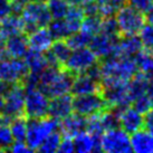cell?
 Masks as SVG:
<instances>
[{"label": "cell", "instance_id": "obj_1", "mask_svg": "<svg viewBox=\"0 0 153 153\" xmlns=\"http://www.w3.org/2000/svg\"><path fill=\"white\" fill-rule=\"evenodd\" d=\"M102 85L128 83L137 73L136 63L133 57L111 56L100 63Z\"/></svg>", "mask_w": 153, "mask_h": 153}, {"label": "cell", "instance_id": "obj_2", "mask_svg": "<svg viewBox=\"0 0 153 153\" xmlns=\"http://www.w3.org/2000/svg\"><path fill=\"white\" fill-rule=\"evenodd\" d=\"M74 75L67 69L49 65L43 72L39 73L38 88L46 93L49 98L56 97L71 93Z\"/></svg>", "mask_w": 153, "mask_h": 153}, {"label": "cell", "instance_id": "obj_3", "mask_svg": "<svg viewBox=\"0 0 153 153\" xmlns=\"http://www.w3.org/2000/svg\"><path fill=\"white\" fill-rule=\"evenodd\" d=\"M58 124L59 121L48 115L40 119H28V130L25 142L33 151H36L47 136L58 130Z\"/></svg>", "mask_w": 153, "mask_h": 153}, {"label": "cell", "instance_id": "obj_4", "mask_svg": "<svg viewBox=\"0 0 153 153\" xmlns=\"http://www.w3.org/2000/svg\"><path fill=\"white\" fill-rule=\"evenodd\" d=\"M25 31L30 33L39 27H47L51 22L47 4L42 0H31L20 11Z\"/></svg>", "mask_w": 153, "mask_h": 153}, {"label": "cell", "instance_id": "obj_5", "mask_svg": "<svg viewBox=\"0 0 153 153\" xmlns=\"http://www.w3.org/2000/svg\"><path fill=\"white\" fill-rule=\"evenodd\" d=\"M114 17L117 22L120 36L139 35L140 30L146 22L144 13L128 4H125Z\"/></svg>", "mask_w": 153, "mask_h": 153}, {"label": "cell", "instance_id": "obj_6", "mask_svg": "<svg viewBox=\"0 0 153 153\" xmlns=\"http://www.w3.org/2000/svg\"><path fill=\"white\" fill-rule=\"evenodd\" d=\"M49 96L38 87L25 88V110L27 119H40L48 115Z\"/></svg>", "mask_w": 153, "mask_h": 153}, {"label": "cell", "instance_id": "obj_7", "mask_svg": "<svg viewBox=\"0 0 153 153\" xmlns=\"http://www.w3.org/2000/svg\"><path fill=\"white\" fill-rule=\"evenodd\" d=\"M102 151L107 153H128L131 152L130 133L122 128H113L104 131L101 137Z\"/></svg>", "mask_w": 153, "mask_h": 153}, {"label": "cell", "instance_id": "obj_8", "mask_svg": "<svg viewBox=\"0 0 153 153\" xmlns=\"http://www.w3.org/2000/svg\"><path fill=\"white\" fill-rule=\"evenodd\" d=\"M107 104L101 92L97 93L75 95L73 97V108L74 112L85 117L100 114L107 108Z\"/></svg>", "mask_w": 153, "mask_h": 153}, {"label": "cell", "instance_id": "obj_9", "mask_svg": "<svg viewBox=\"0 0 153 153\" xmlns=\"http://www.w3.org/2000/svg\"><path fill=\"white\" fill-rule=\"evenodd\" d=\"M98 64V58L89 47H82L72 49L65 63V69L71 72L73 75L82 74Z\"/></svg>", "mask_w": 153, "mask_h": 153}, {"label": "cell", "instance_id": "obj_10", "mask_svg": "<svg viewBox=\"0 0 153 153\" xmlns=\"http://www.w3.org/2000/svg\"><path fill=\"white\" fill-rule=\"evenodd\" d=\"M28 74V68L24 58L9 57L0 60V82L7 84H18Z\"/></svg>", "mask_w": 153, "mask_h": 153}, {"label": "cell", "instance_id": "obj_11", "mask_svg": "<svg viewBox=\"0 0 153 153\" xmlns=\"http://www.w3.org/2000/svg\"><path fill=\"white\" fill-rule=\"evenodd\" d=\"M25 110V87L18 84L10 85L4 95V114L13 120L22 116Z\"/></svg>", "mask_w": 153, "mask_h": 153}, {"label": "cell", "instance_id": "obj_12", "mask_svg": "<svg viewBox=\"0 0 153 153\" xmlns=\"http://www.w3.org/2000/svg\"><path fill=\"white\" fill-rule=\"evenodd\" d=\"M101 94L108 107L122 108L131 105L132 100L128 92V83H115L102 85Z\"/></svg>", "mask_w": 153, "mask_h": 153}, {"label": "cell", "instance_id": "obj_13", "mask_svg": "<svg viewBox=\"0 0 153 153\" xmlns=\"http://www.w3.org/2000/svg\"><path fill=\"white\" fill-rule=\"evenodd\" d=\"M119 38L120 36L115 37L104 33H98L92 37L88 47L93 51L98 60L105 59L111 56H116Z\"/></svg>", "mask_w": 153, "mask_h": 153}, {"label": "cell", "instance_id": "obj_14", "mask_svg": "<svg viewBox=\"0 0 153 153\" xmlns=\"http://www.w3.org/2000/svg\"><path fill=\"white\" fill-rule=\"evenodd\" d=\"M119 124L120 128H122L124 131L132 134V133L143 128L144 114H142L135 107L131 106V105L122 107V108H120L119 113Z\"/></svg>", "mask_w": 153, "mask_h": 153}, {"label": "cell", "instance_id": "obj_15", "mask_svg": "<svg viewBox=\"0 0 153 153\" xmlns=\"http://www.w3.org/2000/svg\"><path fill=\"white\" fill-rule=\"evenodd\" d=\"M101 88H102L101 79L92 75L91 73L85 72L74 76L71 93H73L74 96L75 95H84V94L101 92Z\"/></svg>", "mask_w": 153, "mask_h": 153}, {"label": "cell", "instance_id": "obj_16", "mask_svg": "<svg viewBox=\"0 0 153 153\" xmlns=\"http://www.w3.org/2000/svg\"><path fill=\"white\" fill-rule=\"evenodd\" d=\"M74 112L73 108V97L69 94L60 95L49 100L48 116L60 121Z\"/></svg>", "mask_w": 153, "mask_h": 153}, {"label": "cell", "instance_id": "obj_17", "mask_svg": "<svg viewBox=\"0 0 153 153\" xmlns=\"http://www.w3.org/2000/svg\"><path fill=\"white\" fill-rule=\"evenodd\" d=\"M86 125H87V117L73 112L72 114L66 116L65 119L60 120L58 130L63 135L74 137L78 133L86 131Z\"/></svg>", "mask_w": 153, "mask_h": 153}, {"label": "cell", "instance_id": "obj_18", "mask_svg": "<svg viewBox=\"0 0 153 153\" xmlns=\"http://www.w3.org/2000/svg\"><path fill=\"white\" fill-rule=\"evenodd\" d=\"M101 137L102 136H94L89 132L83 131L73 137L75 152L78 153H89L100 152L101 148Z\"/></svg>", "mask_w": 153, "mask_h": 153}, {"label": "cell", "instance_id": "obj_19", "mask_svg": "<svg viewBox=\"0 0 153 153\" xmlns=\"http://www.w3.org/2000/svg\"><path fill=\"white\" fill-rule=\"evenodd\" d=\"M54 43V38L47 27H39L30 31L28 36V44L30 49L46 53Z\"/></svg>", "mask_w": 153, "mask_h": 153}, {"label": "cell", "instance_id": "obj_20", "mask_svg": "<svg viewBox=\"0 0 153 153\" xmlns=\"http://www.w3.org/2000/svg\"><path fill=\"white\" fill-rule=\"evenodd\" d=\"M71 51L72 48L67 44L66 39H59V40H54V43L51 44V48L46 51V54L51 65L62 67L66 63Z\"/></svg>", "mask_w": 153, "mask_h": 153}, {"label": "cell", "instance_id": "obj_21", "mask_svg": "<svg viewBox=\"0 0 153 153\" xmlns=\"http://www.w3.org/2000/svg\"><path fill=\"white\" fill-rule=\"evenodd\" d=\"M131 149L135 153H153V133L144 128L130 134Z\"/></svg>", "mask_w": 153, "mask_h": 153}, {"label": "cell", "instance_id": "obj_22", "mask_svg": "<svg viewBox=\"0 0 153 153\" xmlns=\"http://www.w3.org/2000/svg\"><path fill=\"white\" fill-rule=\"evenodd\" d=\"M25 31V26L22 17L18 13H11L9 16L0 22V42H4L13 35H17Z\"/></svg>", "mask_w": 153, "mask_h": 153}, {"label": "cell", "instance_id": "obj_23", "mask_svg": "<svg viewBox=\"0 0 153 153\" xmlns=\"http://www.w3.org/2000/svg\"><path fill=\"white\" fill-rule=\"evenodd\" d=\"M4 43L9 56L13 58H24V56L29 49L28 37H26L24 33L10 36L4 39Z\"/></svg>", "mask_w": 153, "mask_h": 153}, {"label": "cell", "instance_id": "obj_24", "mask_svg": "<svg viewBox=\"0 0 153 153\" xmlns=\"http://www.w3.org/2000/svg\"><path fill=\"white\" fill-rule=\"evenodd\" d=\"M143 49L142 43L139 35L133 36H121L117 42L116 56H125V57H135Z\"/></svg>", "mask_w": 153, "mask_h": 153}, {"label": "cell", "instance_id": "obj_25", "mask_svg": "<svg viewBox=\"0 0 153 153\" xmlns=\"http://www.w3.org/2000/svg\"><path fill=\"white\" fill-rule=\"evenodd\" d=\"M24 60L27 65L28 72L31 73L43 72L45 68H47L51 65L46 53L34 51V49H30V48L26 53V55L24 56Z\"/></svg>", "mask_w": 153, "mask_h": 153}, {"label": "cell", "instance_id": "obj_26", "mask_svg": "<svg viewBox=\"0 0 153 153\" xmlns=\"http://www.w3.org/2000/svg\"><path fill=\"white\" fill-rule=\"evenodd\" d=\"M134 60L136 63L137 72L142 73L149 78H153V55L144 48L135 55Z\"/></svg>", "mask_w": 153, "mask_h": 153}, {"label": "cell", "instance_id": "obj_27", "mask_svg": "<svg viewBox=\"0 0 153 153\" xmlns=\"http://www.w3.org/2000/svg\"><path fill=\"white\" fill-rule=\"evenodd\" d=\"M150 79H151V78L146 77L145 75H143L142 73L137 72L135 75L128 82V92H130V96H131L132 101H133L134 98L137 97V96H140V95L145 93L146 86H148V83H149Z\"/></svg>", "mask_w": 153, "mask_h": 153}, {"label": "cell", "instance_id": "obj_28", "mask_svg": "<svg viewBox=\"0 0 153 153\" xmlns=\"http://www.w3.org/2000/svg\"><path fill=\"white\" fill-rule=\"evenodd\" d=\"M98 15L101 17H114L125 4L128 0H97Z\"/></svg>", "mask_w": 153, "mask_h": 153}, {"label": "cell", "instance_id": "obj_29", "mask_svg": "<svg viewBox=\"0 0 153 153\" xmlns=\"http://www.w3.org/2000/svg\"><path fill=\"white\" fill-rule=\"evenodd\" d=\"M85 17V15L82 10L81 6L79 4H72L71 8L68 10L66 17L64 18L65 22H67L69 29L72 31V34L76 33L81 29L82 22Z\"/></svg>", "mask_w": 153, "mask_h": 153}, {"label": "cell", "instance_id": "obj_30", "mask_svg": "<svg viewBox=\"0 0 153 153\" xmlns=\"http://www.w3.org/2000/svg\"><path fill=\"white\" fill-rule=\"evenodd\" d=\"M47 28L53 36L54 40L66 39L68 36L72 35V31L64 18L63 19H51V22L48 24Z\"/></svg>", "mask_w": 153, "mask_h": 153}, {"label": "cell", "instance_id": "obj_31", "mask_svg": "<svg viewBox=\"0 0 153 153\" xmlns=\"http://www.w3.org/2000/svg\"><path fill=\"white\" fill-rule=\"evenodd\" d=\"M11 133H13L15 141H25L28 130V119L24 116H17L13 117L9 123Z\"/></svg>", "mask_w": 153, "mask_h": 153}, {"label": "cell", "instance_id": "obj_32", "mask_svg": "<svg viewBox=\"0 0 153 153\" xmlns=\"http://www.w3.org/2000/svg\"><path fill=\"white\" fill-rule=\"evenodd\" d=\"M47 7L51 16V19H63L66 17L72 4L67 0H49L47 1Z\"/></svg>", "mask_w": 153, "mask_h": 153}, {"label": "cell", "instance_id": "obj_33", "mask_svg": "<svg viewBox=\"0 0 153 153\" xmlns=\"http://www.w3.org/2000/svg\"><path fill=\"white\" fill-rule=\"evenodd\" d=\"M102 18L100 15H93V16H85L82 22L81 29L82 31L86 33L89 36H95L96 34L101 33L102 27Z\"/></svg>", "mask_w": 153, "mask_h": 153}, {"label": "cell", "instance_id": "obj_34", "mask_svg": "<svg viewBox=\"0 0 153 153\" xmlns=\"http://www.w3.org/2000/svg\"><path fill=\"white\" fill-rule=\"evenodd\" d=\"M62 137H63V135H62L60 131L57 130V131L53 132L42 142V144L39 145L37 151H40V152L44 153L58 152V148H59Z\"/></svg>", "mask_w": 153, "mask_h": 153}, {"label": "cell", "instance_id": "obj_35", "mask_svg": "<svg viewBox=\"0 0 153 153\" xmlns=\"http://www.w3.org/2000/svg\"><path fill=\"white\" fill-rule=\"evenodd\" d=\"M91 39H92V36H89L82 30H78L71 36H68L66 38V42L72 49H76V48H82V47H88Z\"/></svg>", "mask_w": 153, "mask_h": 153}, {"label": "cell", "instance_id": "obj_36", "mask_svg": "<svg viewBox=\"0 0 153 153\" xmlns=\"http://www.w3.org/2000/svg\"><path fill=\"white\" fill-rule=\"evenodd\" d=\"M139 37L142 43V46L145 51H153V24L145 22V25L142 27V29L139 33Z\"/></svg>", "mask_w": 153, "mask_h": 153}, {"label": "cell", "instance_id": "obj_37", "mask_svg": "<svg viewBox=\"0 0 153 153\" xmlns=\"http://www.w3.org/2000/svg\"><path fill=\"white\" fill-rule=\"evenodd\" d=\"M13 141L9 124L0 123V151H8Z\"/></svg>", "mask_w": 153, "mask_h": 153}, {"label": "cell", "instance_id": "obj_38", "mask_svg": "<svg viewBox=\"0 0 153 153\" xmlns=\"http://www.w3.org/2000/svg\"><path fill=\"white\" fill-rule=\"evenodd\" d=\"M101 33L107 34V35H110V36L119 37L120 31H119V27H117V22L115 20V17H103L102 18Z\"/></svg>", "mask_w": 153, "mask_h": 153}, {"label": "cell", "instance_id": "obj_39", "mask_svg": "<svg viewBox=\"0 0 153 153\" xmlns=\"http://www.w3.org/2000/svg\"><path fill=\"white\" fill-rule=\"evenodd\" d=\"M131 105L133 107H135L136 110L141 112L142 114H145L148 111H150L153 107V102L149 98V96L146 94H142L140 96H137L132 101Z\"/></svg>", "mask_w": 153, "mask_h": 153}, {"label": "cell", "instance_id": "obj_40", "mask_svg": "<svg viewBox=\"0 0 153 153\" xmlns=\"http://www.w3.org/2000/svg\"><path fill=\"white\" fill-rule=\"evenodd\" d=\"M81 8L85 16L98 15V4L97 0H83L81 2Z\"/></svg>", "mask_w": 153, "mask_h": 153}, {"label": "cell", "instance_id": "obj_41", "mask_svg": "<svg viewBox=\"0 0 153 153\" xmlns=\"http://www.w3.org/2000/svg\"><path fill=\"white\" fill-rule=\"evenodd\" d=\"M58 152L60 153H72L75 152V145H74V140L72 136L63 135L62 141H60Z\"/></svg>", "mask_w": 153, "mask_h": 153}, {"label": "cell", "instance_id": "obj_42", "mask_svg": "<svg viewBox=\"0 0 153 153\" xmlns=\"http://www.w3.org/2000/svg\"><path fill=\"white\" fill-rule=\"evenodd\" d=\"M8 151H11V152H15V153L33 152V150L27 145V143H26L25 141H13V144L10 145Z\"/></svg>", "mask_w": 153, "mask_h": 153}, {"label": "cell", "instance_id": "obj_43", "mask_svg": "<svg viewBox=\"0 0 153 153\" xmlns=\"http://www.w3.org/2000/svg\"><path fill=\"white\" fill-rule=\"evenodd\" d=\"M152 1L153 0H128V4L137 10H140L141 13H145L150 4H152Z\"/></svg>", "mask_w": 153, "mask_h": 153}, {"label": "cell", "instance_id": "obj_44", "mask_svg": "<svg viewBox=\"0 0 153 153\" xmlns=\"http://www.w3.org/2000/svg\"><path fill=\"white\" fill-rule=\"evenodd\" d=\"M13 13L9 0H0V22Z\"/></svg>", "mask_w": 153, "mask_h": 153}, {"label": "cell", "instance_id": "obj_45", "mask_svg": "<svg viewBox=\"0 0 153 153\" xmlns=\"http://www.w3.org/2000/svg\"><path fill=\"white\" fill-rule=\"evenodd\" d=\"M31 0H9L11 9H13V13H20V11L24 9V7Z\"/></svg>", "mask_w": 153, "mask_h": 153}, {"label": "cell", "instance_id": "obj_46", "mask_svg": "<svg viewBox=\"0 0 153 153\" xmlns=\"http://www.w3.org/2000/svg\"><path fill=\"white\" fill-rule=\"evenodd\" d=\"M143 128L150 131L151 133H153V107L144 114V125H143Z\"/></svg>", "mask_w": 153, "mask_h": 153}, {"label": "cell", "instance_id": "obj_47", "mask_svg": "<svg viewBox=\"0 0 153 153\" xmlns=\"http://www.w3.org/2000/svg\"><path fill=\"white\" fill-rule=\"evenodd\" d=\"M144 16H145V20H146V22L153 24V1H152V4H150V7L148 8V10L145 11Z\"/></svg>", "mask_w": 153, "mask_h": 153}, {"label": "cell", "instance_id": "obj_48", "mask_svg": "<svg viewBox=\"0 0 153 153\" xmlns=\"http://www.w3.org/2000/svg\"><path fill=\"white\" fill-rule=\"evenodd\" d=\"M9 57H10V56H9L8 51H7V48L4 46V42H0V60L9 58Z\"/></svg>", "mask_w": 153, "mask_h": 153}, {"label": "cell", "instance_id": "obj_49", "mask_svg": "<svg viewBox=\"0 0 153 153\" xmlns=\"http://www.w3.org/2000/svg\"><path fill=\"white\" fill-rule=\"evenodd\" d=\"M145 94L149 96V98L153 102V78H151L148 83V86H146V91H145Z\"/></svg>", "mask_w": 153, "mask_h": 153}, {"label": "cell", "instance_id": "obj_50", "mask_svg": "<svg viewBox=\"0 0 153 153\" xmlns=\"http://www.w3.org/2000/svg\"><path fill=\"white\" fill-rule=\"evenodd\" d=\"M0 113H4V96L0 95Z\"/></svg>", "mask_w": 153, "mask_h": 153}, {"label": "cell", "instance_id": "obj_51", "mask_svg": "<svg viewBox=\"0 0 153 153\" xmlns=\"http://www.w3.org/2000/svg\"><path fill=\"white\" fill-rule=\"evenodd\" d=\"M71 4H81V2L83 0H67Z\"/></svg>", "mask_w": 153, "mask_h": 153}, {"label": "cell", "instance_id": "obj_52", "mask_svg": "<svg viewBox=\"0 0 153 153\" xmlns=\"http://www.w3.org/2000/svg\"><path fill=\"white\" fill-rule=\"evenodd\" d=\"M42 1H44V2H47V1H49V0H42Z\"/></svg>", "mask_w": 153, "mask_h": 153}]
</instances>
